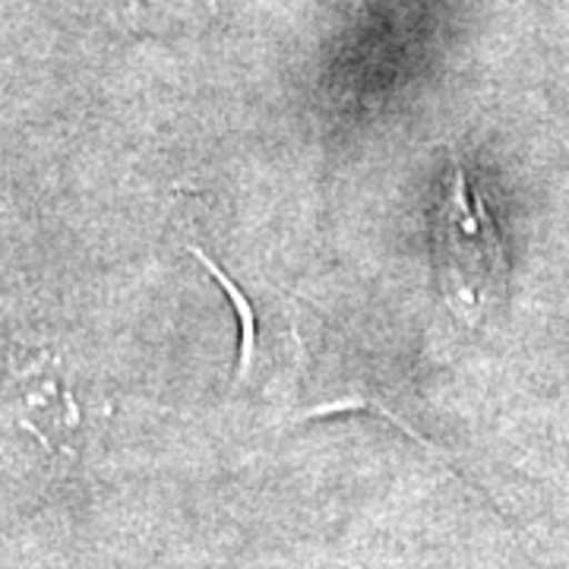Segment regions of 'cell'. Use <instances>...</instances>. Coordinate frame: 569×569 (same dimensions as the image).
<instances>
[{
	"label": "cell",
	"mask_w": 569,
	"mask_h": 569,
	"mask_svg": "<svg viewBox=\"0 0 569 569\" xmlns=\"http://www.w3.org/2000/svg\"><path fill=\"white\" fill-rule=\"evenodd\" d=\"M430 247L433 276L449 310L471 329L488 323L507 301V247L459 159H452L440 200L430 206Z\"/></svg>",
	"instance_id": "cell-1"
},
{
	"label": "cell",
	"mask_w": 569,
	"mask_h": 569,
	"mask_svg": "<svg viewBox=\"0 0 569 569\" xmlns=\"http://www.w3.org/2000/svg\"><path fill=\"white\" fill-rule=\"evenodd\" d=\"M0 406L48 447H63V433L77 430V402L61 387L54 373V358L48 355L3 377Z\"/></svg>",
	"instance_id": "cell-2"
},
{
	"label": "cell",
	"mask_w": 569,
	"mask_h": 569,
	"mask_svg": "<svg viewBox=\"0 0 569 569\" xmlns=\"http://www.w3.org/2000/svg\"><path fill=\"white\" fill-rule=\"evenodd\" d=\"M193 257L200 260V263L212 272V279L222 284V291L228 295V301L234 307V313H238V323H241V351H238V380H247L250 377V367H253V358H257V310L250 307L247 301V295L238 288V284L231 282L228 276H224L219 266L212 263L209 257H206L203 250H197L193 247Z\"/></svg>",
	"instance_id": "cell-3"
}]
</instances>
